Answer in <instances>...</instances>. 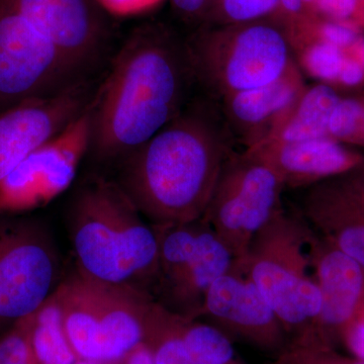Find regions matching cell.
Returning a JSON list of instances; mask_svg holds the SVG:
<instances>
[{
    "mask_svg": "<svg viewBox=\"0 0 364 364\" xmlns=\"http://www.w3.org/2000/svg\"><path fill=\"white\" fill-rule=\"evenodd\" d=\"M313 228L299 210H280L254 236L245 256L235 260L279 318L289 338L308 331L322 306L314 275Z\"/></svg>",
    "mask_w": 364,
    "mask_h": 364,
    "instance_id": "obj_4",
    "label": "cell"
},
{
    "mask_svg": "<svg viewBox=\"0 0 364 364\" xmlns=\"http://www.w3.org/2000/svg\"><path fill=\"white\" fill-rule=\"evenodd\" d=\"M314 2H315V0H303L304 6H305L306 11H309V13H311L312 14H315V16H317L315 13H314Z\"/></svg>",
    "mask_w": 364,
    "mask_h": 364,
    "instance_id": "obj_38",
    "label": "cell"
},
{
    "mask_svg": "<svg viewBox=\"0 0 364 364\" xmlns=\"http://www.w3.org/2000/svg\"><path fill=\"white\" fill-rule=\"evenodd\" d=\"M64 277L47 225L38 220H0V336L37 312Z\"/></svg>",
    "mask_w": 364,
    "mask_h": 364,
    "instance_id": "obj_7",
    "label": "cell"
},
{
    "mask_svg": "<svg viewBox=\"0 0 364 364\" xmlns=\"http://www.w3.org/2000/svg\"><path fill=\"white\" fill-rule=\"evenodd\" d=\"M195 255L171 284L158 291L154 301L182 318L196 320L202 314L210 287L229 272L235 258L214 230L203 221Z\"/></svg>",
    "mask_w": 364,
    "mask_h": 364,
    "instance_id": "obj_18",
    "label": "cell"
},
{
    "mask_svg": "<svg viewBox=\"0 0 364 364\" xmlns=\"http://www.w3.org/2000/svg\"><path fill=\"white\" fill-rule=\"evenodd\" d=\"M76 364H102V363H90V361L79 360L78 363Z\"/></svg>",
    "mask_w": 364,
    "mask_h": 364,
    "instance_id": "obj_39",
    "label": "cell"
},
{
    "mask_svg": "<svg viewBox=\"0 0 364 364\" xmlns=\"http://www.w3.org/2000/svg\"><path fill=\"white\" fill-rule=\"evenodd\" d=\"M231 340L277 355L289 336L262 294L235 263L208 289L200 318Z\"/></svg>",
    "mask_w": 364,
    "mask_h": 364,
    "instance_id": "obj_12",
    "label": "cell"
},
{
    "mask_svg": "<svg viewBox=\"0 0 364 364\" xmlns=\"http://www.w3.org/2000/svg\"><path fill=\"white\" fill-rule=\"evenodd\" d=\"M183 335L196 364H249L214 326L183 318Z\"/></svg>",
    "mask_w": 364,
    "mask_h": 364,
    "instance_id": "obj_22",
    "label": "cell"
},
{
    "mask_svg": "<svg viewBox=\"0 0 364 364\" xmlns=\"http://www.w3.org/2000/svg\"><path fill=\"white\" fill-rule=\"evenodd\" d=\"M306 86L303 72L294 61L277 80L234 93L218 104L234 140L248 149L267 140Z\"/></svg>",
    "mask_w": 364,
    "mask_h": 364,
    "instance_id": "obj_15",
    "label": "cell"
},
{
    "mask_svg": "<svg viewBox=\"0 0 364 364\" xmlns=\"http://www.w3.org/2000/svg\"><path fill=\"white\" fill-rule=\"evenodd\" d=\"M348 173L350 174L344 182L364 208V168L359 164Z\"/></svg>",
    "mask_w": 364,
    "mask_h": 364,
    "instance_id": "obj_35",
    "label": "cell"
},
{
    "mask_svg": "<svg viewBox=\"0 0 364 364\" xmlns=\"http://www.w3.org/2000/svg\"><path fill=\"white\" fill-rule=\"evenodd\" d=\"M339 100L335 90L325 83L306 85L264 141L301 142L327 138L330 117Z\"/></svg>",
    "mask_w": 364,
    "mask_h": 364,
    "instance_id": "obj_19",
    "label": "cell"
},
{
    "mask_svg": "<svg viewBox=\"0 0 364 364\" xmlns=\"http://www.w3.org/2000/svg\"><path fill=\"white\" fill-rule=\"evenodd\" d=\"M235 142L219 104L195 95L176 119L117 163L112 178L152 226L198 221Z\"/></svg>",
    "mask_w": 364,
    "mask_h": 364,
    "instance_id": "obj_2",
    "label": "cell"
},
{
    "mask_svg": "<svg viewBox=\"0 0 364 364\" xmlns=\"http://www.w3.org/2000/svg\"><path fill=\"white\" fill-rule=\"evenodd\" d=\"M55 294L79 360L116 364L142 343L144 318L152 299L100 284L75 268Z\"/></svg>",
    "mask_w": 364,
    "mask_h": 364,
    "instance_id": "obj_6",
    "label": "cell"
},
{
    "mask_svg": "<svg viewBox=\"0 0 364 364\" xmlns=\"http://www.w3.org/2000/svg\"><path fill=\"white\" fill-rule=\"evenodd\" d=\"M360 2L361 0H315L314 13L321 18L351 25V20L358 14Z\"/></svg>",
    "mask_w": 364,
    "mask_h": 364,
    "instance_id": "obj_31",
    "label": "cell"
},
{
    "mask_svg": "<svg viewBox=\"0 0 364 364\" xmlns=\"http://www.w3.org/2000/svg\"><path fill=\"white\" fill-rule=\"evenodd\" d=\"M286 186L269 166L243 152L230 156L202 218L235 260L247 252L254 236L284 210Z\"/></svg>",
    "mask_w": 364,
    "mask_h": 364,
    "instance_id": "obj_9",
    "label": "cell"
},
{
    "mask_svg": "<svg viewBox=\"0 0 364 364\" xmlns=\"http://www.w3.org/2000/svg\"><path fill=\"white\" fill-rule=\"evenodd\" d=\"M299 212L314 231L364 269V208L344 181L330 178L306 188Z\"/></svg>",
    "mask_w": 364,
    "mask_h": 364,
    "instance_id": "obj_17",
    "label": "cell"
},
{
    "mask_svg": "<svg viewBox=\"0 0 364 364\" xmlns=\"http://www.w3.org/2000/svg\"><path fill=\"white\" fill-rule=\"evenodd\" d=\"M280 0H215L207 25L227 26L274 18Z\"/></svg>",
    "mask_w": 364,
    "mask_h": 364,
    "instance_id": "obj_24",
    "label": "cell"
},
{
    "mask_svg": "<svg viewBox=\"0 0 364 364\" xmlns=\"http://www.w3.org/2000/svg\"><path fill=\"white\" fill-rule=\"evenodd\" d=\"M45 35L85 78L97 80L112 57L97 0H1Z\"/></svg>",
    "mask_w": 364,
    "mask_h": 364,
    "instance_id": "obj_10",
    "label": "cell"
},
{
    "mask_svg": "<svg viewBox=\"0 0 364 364\" xmlns=\"http://www.w3.org/2000/svg\"><path fill=\"white\" fill-rule=\"evenodd\" d=\"M341 343L347 347L353 358L364 361V316L347 327Z\"/></svg>",
    "mask_w": 364,
    "mask_h": 364,
    "instance_id": "obj_32",
    "label": "cell"
},
{
    "mask_svg": "<svg viewBox=\"0 0 364 364\" xmlns=\"http://www.w3.org/2000/svg\"><path fill=\"white\" fill-rule=\"evenodd\" d=\"M358 38V28L354 26L341 21H324L318 18L311 28L310 35L305 45L313 41H321L343 50L350 48Z\"/></svg>",
    "mask_w": 364,
    "mask_h": 364,
    "instance_id": "obj_29",
    "label": "cell"
},
{
    "mask_svg": "<svg viewBox=\"0 0 364 364\" xmlns=\"http://www.w3.org/2000/svg\"><path fill=\"white\" fill-rule=\"evenodd\" d=\"M65 222L81 275L154 299L156 231L112 177L97 172L79 183L69 198Z\"/></svg>",
    "mask_w": 364,
    "mask_h": 364,
    "instance_id": "obj_3",
    "label": "cell"
},
{
    "mask_svg": "<svg viewBox=\"0 0 364 364\" xmlns=\"http://www.w3.org/2000/svg\"><path fill=\"white\" fill-rule=\"evenodd\" d=\"M31 317L0 336V364H38L30 340Z\"/></svg>",
    "mask_w": 364,
    "mask_h": 364,
    "instance_id": "obj_27",
    "label": "cell"
},
{
    "mask_svg": "<svg viewBox=\"0 0 364 364\" xmlns=\"http://www.w3.org/2000/svg\"><path fill=\"white\" fill-rule=\"evenodd\" d=\"M30 340L38 364H76L79 361L67 337L55 294L31 317Z\"/></svg>",
    "mask_w": 364,
    "mask_h": 364,
    "instance_id": "obj_21",
    "label": "cell"
},
{
    "mask_svg": "<svg viewBox=\"0 0 364 364\" xmlns=\"http://www.w3.org/2000/svg\"><path fill=\"white\" fill-rule=\"evenodd\" d=\"M98 80L0 114V181L85 112L95 97Z\"/></svg>",
    "mask_w": 364,
    "mask_h": 364,
    "instance_id": "obj_13",
    "label": "cell"
},
{
    "mask_svg": "<svg viewBox=\"0 0 364 364\" xmlns=\"http://www.w3.org/2000/svg\"><path fill=\"white\" fill-rule=\"evenodd\" d=\"M353 57L364 69V38L359 37L356 42L351 46Z\"/></svg>",
    "mask_w": 364,
    "mask_h": 364,
    "instance_id": "obj_37",
    "label": "cell"
},
{
    "mask_svg": "<svg viewBox=\"0 0 364 364\" xmlns=\"http://www.w3.org/2000/svg\"><path fill=\"white\" fill-rule=\"evenodd\" d=\"M116 364H155L146 345L139 344Z\"/></svg>",
    "mask_w": 364,
    "mask_h": 364,
    "instance_id": "obj_36",
    "label": "cell"
},
{
    "mask_svg": "<svg viewBox=\"0 0 364 364\" xmlns=\"http://www.w3.org/2000/svg\"><path fill=\"white\" fill-rule=\"evenodd\" d=\"M318 18L306 11L303 0H280L279 11L272 20L284 30L294 52L305 43Z\"/></svg>",
    "mask_w": 364,
    "mask_h": 364,
    "instance_id": "obj_26",
    "label": "cell"
},
{
    "mask_svg": "<svg viewBox=\"0 0 364 364\" xmlns=\"http://www.w3.org/2000/svg\"><path fill=\"white\" fill-rule=\"evenodd\" d=\"M170 2L182 21L200 28L207 25L215 0H170Z\"/></svg>",
    "mask_w": 364,
    "mask_h": 364,
    "instance_id": "obj_30",
    "label": "cell"
},
{
    "mask_svg": "<svg viewBox=\"0 0 364 364\" xmlns=\"http://www.w3.org/2000/svg\"><path fill=\"white\" fill-rule=\"evenodd\" d=\"M160 0H97L105 11L119 14H129L145 11Z\"/></svg>",
    "mask_w": 364,
    "mask_h": 364,
    "instance_id": "obj_33",
    "label": "cell"
},
{
    "mask_svg": "<svg viewBox=\"0 0 364 364\" xmlns=\"http://www.w3.org/2000/svg\"><path fill=\"white\" fill-rule=\"evenodd\" d=\"M294 54L298 56L299 69L323 82L338 79L345 58L343 50L321 41L309 43Z\"/></svg>",
    "mask_w": 364,
    "mask_h": 364,
    "instance_id": "obj_25",
    "label": "cell"
},
{
    "mask_svg": "<svg viewBox=\"0 0 364 364\" xmlns=\"http://www.w3.org/2000/svg\"><path fill=\"white\" fill-rule=\"evenodd\" d=\"M310 253L322 306L306 332L335 348L347 327L364 316V269L314 229Z\"/></svg>",
    "mask_w": 364,
    "mask_h": 364,
    "instance_id": "obj_14",
    "label": "cell"
},
{
    "mask_svg": "<svg viewBox=\"0 0 364 364\" xmlns=\"http://www.w3.org/2000/svg\"><path fill=\"white\" fill-rule=\"evenodd\" d=\"M186 39L196 87L217 102L269 85L296 61L286 33L272 18L205 26Z\"/></svg>",
    "mask_w": 364,
    "mask_h": 364,
    "instance_id": "obj_5",
    "label": "cell"
},
{
    "mask_svg": "<svg viewBox=\"0 0 364 364\" xmlns=\"http://www.w3.org/2000/svg\"><path fill=\"white\" fill-rule=\"evenodd\" d=\"M363 109L358 100H340L330 117L328 133L334 140L350 139L358 130Z\"/></svg>",
    "mask_w": 364,
    "mask_h": 364,
    "instance_id": "obj_28",
    "label": "cell"
},
{
    "mask_svg": "<svg viewBox=\"0 0 364 364\" xmlns=\"http://www.w3.org/2000/svg\"><path fill=\"white\" fill-rule=\"evenodd\" d=\"M196 88L186 39L158 23L135 28L98 81L86 158L114 168L176 119Z\"/></svg>",
    "mask_w": 364,
    "mask_h": 364,
    "instance_id": "obj_1",
    "label": "cell"
},
{
    "mask_svg": "<svg viewBox=\"0 0 364 364\" xmlns=\"http://www.w3.org/2000/svg\"><path fill=\"white\" fill-rule=\"evenodd\" d=\"M267 364H364V361L342 355L334 347L305 332L289 338L284 349Z\"/></svg>",
    "mask_w": 364,
    "mask_h": 364,
    "instance_id": "obj_23",
    "label": "cell"
},
{
    "mask_svg": "<svg viewBox=\"0 0 364 364\" xmlns=\"http://www.w3.org/2000/svg\"><path fill=\"white\" fill-rule=\"evenodd\" d=\"M143 343L155 364H196L183 335V318L154 299L144 318Z\"/></svg>",
    "mask_w": 364,
    "mask_h": 364,
    "instance_id": "obj_20",
    "label": "cell"
},
{
    "mask_svg": "<svg viewBox=\"0 0 364 364\" xmlns=\"http://www.w3.org/2000/svg\"><path fill=\"white\" fill-rule=\"evenodd\" d=\"M244 151L269 166L286 188H308L361 164L358 155L329 136L301 142L264 141Z\"/></svg>",
    "mask_w": 364,
    "mask_h": 364,
    "instance_id": "obj_16",
    "label": "cell"
},
{
    "mask_svg": "<svg viewBox=\"0 0 364 364\" xmlns=\"http://www.w3.org/2000/svg\"><path fill=\"white\" fill-rule=\"evenodd\" d=\"M90 105L58 135L31 153L0 181V210L18 212L42 207L71 186L87 155Z\"/></svg>",
    "mask_w": 364,
    "mask_h": 364,
    "instance_id": "obj_11",
    "label": "cell"
},
{
    "mask_svg": "<svg viewBox=\"0 0 364 364\" xmlns=\"http://www.w3.org/2000/svg\"><path fill=\"white\" fill-rule=\"evenodd\" d=\"M51 41L0 0V114L88 82Z\"/></svg>",
    "mask_w": 364,
    "mask_h": 364,
    "instance_id": "obj_8",
    "label": "cell"
},
{
    "mask_svg": "<svg viewBox=\"0 0 364 364\" xmlns=\"http://www.w3.org/2000/svg\"><path fill=\"white\" fill-rule=\"evenodd\" d=\"M363 127H364V109H363Z\"/></svg>",
    "mask_w": 364,
    "mask_h": 364,
    "instance_id": "obj_40",
    "label": "cell"
},
{
    "mask_svg": "<svg viewBox=\"0 0 364 364\" xmlns=\"http://www.w3.org/2000/svg\"><path fill=\"white\" fill-rule=\"evenodd\" d=\"M364 77L363 67L352 57L345 56L338 79L340 82L347 86L358 85Z\"/></svg>",
    "mask_w": 364,
    "mask_h": 364,
    "instance_id": "obj_34",
    "label": "cell"
}]
</instances>
